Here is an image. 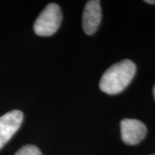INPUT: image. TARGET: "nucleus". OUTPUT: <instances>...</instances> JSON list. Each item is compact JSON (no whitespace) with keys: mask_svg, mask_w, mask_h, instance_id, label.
I'll use <instances>...</instances> for the list:
<instances>
[{"mask_svg":"<svg viewBox=\"0 0 155 155\" xmlns=\"http://www.w3.org/2000/svg\"><path fill=\"white\" fill-rule=\"evenodd\" d=\"M62 12L57 4L51 3L45 7L34 23V31L39 36H50L61 26Z\"/></svg>","mask_w":155,"mask_h":155,"instance_id":"2","label":"nucleus"},{"mask_svg":"<svg viewBox=\"0 0 155 155\" xmlns=\"http://www.w3.org/2000/svg\"><path fill=\"white\" fill-rule=\"evenodd\" d=\"M145 2L150 5H155V0H146Z\"/></svg>","mask_w":155,"mask_h":155,"instance_id":"7","label":"nucleus"},{"mask_svg":"<svg viewBox=\"0 0 155 155\" xmlns=\"http://www.w3.org/2000/svg\"><path fill=\"white\" fill-rule=\"evenodd\" d=\"M15 155H42V153L36 146L26 145L18 150Z\"/></svg>","mask_w":155,"mask_h":155,"instance_id":"6","label":"nucleus"},{"mask_svg":"<svg viewBox=\"0 0 155 155\" xmlns=\"http://www.w3.org/2000/svg\"><path fill=\"white\" fill-rule=\"evenodd\" d=\"M122 141L127 145H136L145 138L147 129L144 123L136 119H123L121 122Z\"/></svg>","mask_w":155,"mask_h":155,"instance_id":"4","label":"nucleus"},{"mask_svg":"<svg viewBox=\"0 0 155 155\" xmlns=\"http://www.w3.org/2000/svg\"><path fill=\"white\" fill-rule=\"evenodd\" d=\"M136 66L130 60H123L106 70L99 82L100 90L109 95L118 94L132 81Z\"/></svg>","mask_w":155,"mask_h":155,"instance_id":"1","label":"nucleus"},{"mask_svg":"<svg viewBox=\"0 0 155 155\" xmlns=\"http://www.w3.org/2000/svg\"><path fill=\"white\" fill-rule=\"evenodd\" d=\"M152 155H155V153H154V154H152Z\"/></svg>","mask_w":155,"mask_h":155,"instance_id":"9","label":"nucleus"},{"mask_svg":"<svg viewBox=\"0 0 155 155\" xmlns=\"http://www.w3.org/2000/svg\"><path fill=\"white\" fill-rule=\"evenodd\" d=\"M153 97H154V99H155V84H154V86H153Z\"/></svg>","mask_w":155,"mask_h":155,"instance_id":"8","label":"nucleus"},{"mask_svg":"<svg viewBox=\"0 0 155 155\" xmlns=\"http://www.w3.org/2000/svg\"><path fill=\"white\" fill-rule=\"evenodd\" d=\"M23 121L22 111L14 110L0 117V149L17 133Z\"/></svg>","mask_w":155,"mask_h":155,"instance_id":"3","label":"nucleus"},{"mask_svg":"<svg viewBox=\"0 0 155 155\" xmlns=\"http://www.w3.org/2000/svg\"><path fill=\"white\" fill-rule=\"evenodd\" d=\"M102 19V10L100 2L90 0L86 3L83 12V29L89 35H93L97 30Z\"/></svg>","mask_w":155,"mask_h":155,"instance_id":"5","label":"nucleus"}]
</instances>
